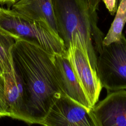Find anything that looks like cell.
Segmentation results:
<instances>
[{
	"instance_id": "obj_11",
	"label": "cell",
	"mask_w": 126,
	"mask_h": 126,
	"mask_svg": "<svg viewBox=\"0 0 126 126\" xmlns=\"http://www.w3.org/2000/svg\"><path fill=\"white\" fill-rule=\"evenodd\" d=\"M119 4L115 18L103 39V45L119 41L121 38L122 31L126 23V0H121Z\"/></svg>"
},
{
	"instance_id": "obj_16",
	"label": "cell",
	"mask_w": 126,
	"mask_h": 126,
	"mask_svg": "<svg viewBox=\"0 0 126 126\" xmlns=\"http://www.w3.org/2000/svg\"><path fill=\"white\" fill-rule=\"evenodd\" d=\"M92 4L96 7H98V4L100 1V0H89Z\"/></svg>"
},
{
	"instance_id": "obj_3",
	"label": "cell",
	"mask_w": 126,
	"mask_h": 126,
	"mask_svg": "<svg viewBox=\"0 0 126 126\" xmlns=\"http://www.w3.org/2000/svg\"><path fill=\"white\" fill-rule=\"evenodd\" d=\"M0 31L16 40H34L54 54L67 53L63 40L46 23L29 18L13 9L0 7Z\"/></svg>"
},
{
	"instance_id": "obj_6",
	"label": "cell",
	"mask_w": 126,
	"mask_h": 126,
	"mask_svg": "<svg viewBox=\"0 0 126 126\" xmlns=\"http://www.w3.org/2000/svg\"><path fill=\"white\" fill-rule=\"evenodd\" d=\"M90 110L65 95H61L51 106L41 125L95 126Z\"/></svg>"
},
{
	"instance_id": "obj_4",
	"label": "cell",
	"mask_w": 126,
	"mask_h": 126,
	"mask_svg": "<svg viewBox=\"0 0 126 126\" xmlns=\"http://www.w3.org/2000/svg\"><path fill=\"white\" fill-rule=\"evenodd\" d=\"M96 72L102 88L108 91L126 90V38L103 45L98 54Z\"/></svg>"
},
{
	"instance_id": "obj_10",
	"label": "cell",
	"mask_w": 126,
	"mask_h": 126,
	"mask_svg": "<svg viewBox=\"0 0 126 126\" xmlns=\"http://www.w3.org/2000/svg\"><path fill=\"white\" fill-rule=\"evenodd\" d=\"M12 6V9L26 17L46 23L58 34L51 0H19Z\"/></svg>"
},
{
	"instance_id": "obj_20",
	"label": "cell",
	"mask_w": 126,
	"mask_h": 126,
	"mask_svg": "<svg viewBox=\"0 0 126 126\" xmlns=\"http://www.w3.org/2000/svg\"></svg>"
},
{
	"instance_id": "obj_14",
	"label": "cell",
	"mask_w": 126,
	"mask_h": 126,
	"mask_svg": "<svg viewBox=\"0 0 126 126\" xmlns=\"http://www.w3.org/2000/svg\"><path fill=\"white\" fill-rule=\"evenodd\" d=\"M106 8L111 15H114L117 11L118 8V0H102Z\"/></svg>"
},
{
	"instance_id": "obj_8",
	"label": "cell",
	"mask_w": 126,
	"mask_h": 126,
	"mask_svg": "<svg viewBox=\"0 0 126 126\" xmlns=\"http://www.w3.org/2000/svg\"><path fill=\"white\" fill-rule=\"evenodd\" d=\"M6 101L10 117L28 123L27 94L23 81L14 65L9 72L3 73Z\"/></svg>"
},
{
	"instance_id": "obj_17",
	"label": "cell",
	"mask_w": 126,
	"mask_h": 126,
	"mask_svg": "<svg viewBox=\"0 0 126 126\" xmlns=\"http://www.w3.org/2000/svg\"><path fill=\"white\" fill-rule=\"evenodd\" d=\"M0 75H3V70H2L0 63Z\"/></svg>"
},
{
	"instance_id": "obj_1",
	"label": "cell",
	"mask_w": 126,
	"mask_h": 126,
	"mask_svg": "<svg viewBox=\"0 0 126 126\" xmlns=\"http://www.w3.org/2000/svg\"><path fill=\"white\" fill-rule=\"evenodd\" d=\"M14 65L27 94L28 123L41 125L51 106L63 93L54 62V54L36 41L17 39L12 49Z\"/></svg>"
},
{
	"instance_id": "obj_13",
	"label": "cell",
	"mask_w": 126,
	"mask_h": 126,
	"mask_svg": "<svg viewBox=\"0 0 126 126\" xmlns=\"http://www.w3.org/2000/svg\"><path fill=\"white\" fill-rule=\"evenodd\" d=\"M10 117L5 94V82L3 75H0V117Z\"/></svg>"
},
{
	"instance_id": "obj_7",
	"label": "cell",
	"mask_w": 126,
	"mask_h": 126,
	"mask_svg": "<svg viewBox=\"0 0 126 126\" xmlns=\"http://www.w3.org/2000/svg\"><path fill=\"white\" fill-rule=\"evenodd\" d=\"M90 112L95 126H126V90L109 93Z\"/></svg>"
},
{
	"instance_id": "obj_5",
	"label": "cell",
	"mask_w": 126,
	"mask_h": 126,
	"mask_svg": "<svg viewBox=\"0 0 126 126\" xmlns=\"http://www.w3.org/2000/svg\"><path fill=\"white\" fill-rule=\"evenodd\" d=\"M68 57L88 100L93 107L97 102L102 86L96 71L91 67L90 63L83 50L78 35L67 49Z\"/></svg>"
},
{
	"instance_id": "obj_19",
	"label": "cell",
	"mask_w": 126,
	"mask_h": 126,
	"mask_svg": "<svg viewBox=\"0 0 126 126\" xmlns=\"http://www.w3.org/2000/svg\"></svg>"
},
{
	"instance_id": "obj_9",
	"label": "cell",
	"mask_w": 126,
	"mask_h": 126,
	"mask_svg": "<svg viewBox=\"0 0 126 126\" xmlns=\"http://www.w3.org/2000/svg\"><path fill=\"white\" fill-rule=\"evenodd\" d=\"M54 62L61 87L65 95L90 110L92 107L78 80L67 53L54 54Z\"/></svg>"
},
{
	"instance_id": "obj_2",
	"label": "cell",
	"mask_w": 126,
	"mask_h": 126,
	"mask_svg": "<svg viewBox=\"0 0 126 126\" xmlns=\"http://www.w3.org/2000/svg\"><path fill=\"white\" fill-rule=\"evenodd\" d=\"M57 32L66 49L78 35L92 68L96 71L97 57L104 37L97 26V7L89 0H51Z\"/></svg>"
},
{
	"instance_id": "obj_15",
	"label": "cell",
	"mask_w": 126,
	"mask_h": 126,
	"mask_svg": "<svg viewBox=\"0 0 126 126\" xmlns=\"http://www.w3.org/2000/svg\"><path fill=\"white\" fill-rule=\"evenodd\" d=\"M19 0H0V4L12 5Z\"/></svg>"
},
{
	"instance_id": "obj_12",
	"label": "cell",
	"mask_w": 126,
	"mask_h": 126,
	"mask_svg": "<svg viewBox=\"0 0 126 126\" xmlns=\"http://www.w3.org/2000/svg\"><path fill=\"white\" fill-rule=\"evenodd\" d=\"M16 39L0 31V63L3 73L10 72L14 67L12 49Z\"/></svg>"
},
{
	"instance_id": "obj_18",
	"label": "cell",
	"mask_w": 126,
	"mask_h": 126,
	"mask_svg": "<svg viewBox=\"0 0 126 126\" xmlns=\"http://www.w3.org/2000/svg\"><path fill=\"white\" fill-rule=\"evenodd\" d=\"M121 1V0H118V3H119V2H120V1Z\"/></svg>"
}]
</instances>
